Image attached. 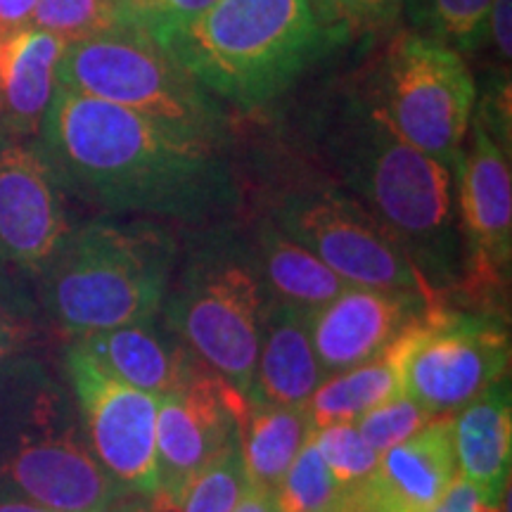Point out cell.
I'll list each match as a JSON object with an SVG mask.
<instances>
[{
    "label": "cell",
    "instance_id": "6da1fadb",
    "mask_svg": "<svg viewBox=\"0 0 512 512\" xmlns=\"http://www.w3.org/2000/svg\"><path fill=\"white\" fill-rule=\"evenodd\" d=\"M34 143L67 200L98 216L183 230L238 219L242 185L226 140L55 86Z\"/></svg>",
    "mask_w": 512,
    "mask_h": 512
},
{
    "label": "cell",
    "instance_id": "7a4b0ae2",
    "mask_svg": "<svg viewBox=\"0 0 512 512\" xmlns=\"http://www.w3.org/2000/svg\"><path fill=\"white\" fill-rule=\"evenodd\" d=\"M306 133L332 181L387 230L434 302L451 304L463 275L453 171L396 136L356 83L311 107Z\"/></svg>",
    "mask_w": 512,
    "mask_h": 512
},
{
    "label": "cell",
    "instance_id": "3957f363",
    "mask_svg": "<svg viewBox=\"0 0 512 512\" xmlns=\"http://www.w3.org/2000/svg\"><path fill=\"white\" fill-rule=\"evenodd\" d=\"M181 256L174 226L133 216L74 223L36 287L38 323L67 339L157 318Z\"/></svg>",
    "mask_w": 512,
    "mask_h": 512
},
{
    "label": "cell",
    "instance_id": "277c9868",
    "mask_svg": "<svg viewBox=\"0 0 512 512\" xmlns=\"http://www.w3.org/2000/svg\"><path fill=\"white\" fill-rule=\"evenodd\" d=\"M119 496L93 458L67 380L31 351L0 361V503L107 512Z\"/></svg>",
    "mask_w": 512,
    "mask_h": 512
},
{
    "label": "cell",
    "instance_id": "5b68a950",
    "mask_svg": "<svg viewBox=\"0 0 512 512\" xmlns=\"http://www.w3.org/2000/svg\"><path fill=\"white\" fill-rule=\"evenodd\" d=\"M271 306L252 240L238 219L183 230L162 325L202 366L247 399Z\"/></svg>",
    "mask_w": 512,
    "mask_h": 512
},
{
    "label": "cell",
    "instance_id": "8992f818",
    "mask_svg": "<svg viewBox=\"0 0 512 512\" xmlns=\"http://www.w3.org/2000/svg\"><path fill=\"white\" fill-rule=\"evenodd\" d=\"M152 41L214 98L245 112L283 95L332 48L306 0H216Z\"/></svg>",
    "mask_w": 512,
    "mask_h": 512
},
{
    "label": "cell",
    "instance_id": "52a82bcc",
    "mask_svg": "<svg viewBox=\"0 0 512 512\" xmlns=\"http://www.w3.org/2000/svg\"><path fill=\"white\" fill-rule=\"evenodd\" d=\"M356 88L396 136L453 171L477 107V83L458 50L399 31Z\"/></svg>",
    "mask_w": 512,
    "mask_h": 512
},
{
    "label": "cell",
    "instance_id": "ba28073f",
    "mask_svg": "<svg viewBox=\"0 0 512 512\" xmlns=\"http://www.w3.org/2000/svg\"><path fill=\"white\" fill-rule=\"evenodd\" d=\"M60 88L157 121L226 140L228 117L219 100L197 83L150 36L114 27L67 43L57 62Z\"/></svg>",
    "mask_w": 512,
    "mask_h": 512
},
{
    "label": "cell",
    "instance_id": "9c48e42d",
    "mask_svg": "<svg viewBox=\"0 0 512 512\" xmlns=\"http://www.w3.org/2000/svg\"><path fill=\"white\" fill-rule=\"evenodd\" d=\"M266 216L347 285L415 292L437 304L387 230L330 176H287Z\"/></svg>",
    "mask_w": 512,
    "mask_h": 512
},
{
    "label": "cell",
    "instance_id": "30bf717a",
    "mask_svg": "<svg viewBox=\"0 0 512 512\" xmlns=\"http://www.w3.org/2000/svg\"><path fill=\"white\" fill-rule=\"evenodd\" d=\"M74 223L36 143L0 131V309L38 323V280Z\"/></svg>",
    "mask_w": 512,
    "mask_h": 512
},
{
    "label": "cell",
    "instance_id": "8fae6325",
    "mask_svg": "<svg viewBox=\"0 0 512 512\" xmlns=\"http://www.w3.org/2000/svg\"><path fill=\"white\" fill-rule=\"evenodd\" d=\"M510 366L508 318L432 304L418 320L403 392L432 415H451L501 382Z\"/></svg>",
    "mask_w": 512,
    "mask_h": 512
},
{
    "label": "cell",
    "instance_id": "7c38bea8",
    "mask_svg": "<svg viewBox=\"0 0 512 512\" xmlns=\"http://www.w3.org/2000/svg\"><path fill=\"white\" fill-rule=\"evenodd\" d=\"M472 143L453 166L463 275L453 299L472 311L508 309L512 271V171L510 155L498 147L472 114Z\"/></svg>",
    "mask_w": 512,
    "mask_h": 512
},
{
    "label": "cell",
    "instance_id": "4fadbf2b",
    "mask_svg": "<svg viewBox=\"0 0 512 512\" xmlns=\"http://www.w3.org/2000/svg\"><path fill=\"white\" fill-rule=\"evenodd\" d=\"M62 370L102 472L121 494L157 505V396L114 380L74 342L62 351Z\"/></svg>",
    "mask_w": 512,
    "mask_h": 512
},
{
    "label": "cell",
    "instance_id": "5bb4252c",
    "mask_svg": "<svg viewBox=\"0 0 512 512\" xmlns=\"http://www.w3.org/2000/svg\"><path fill=\"white\" fill-rule=\"evenodd\" d=\"M247 399L202 363L159 396L155 510H178L195 477L238 439Z\"/></svg>",
    "mask_w": 512,
    "mask_h": 512
},
{
    "label": "cell",
    "instance_id": "9a60e30c",
    "mask_svg": "<svg viewBox=\"0 0 512 512\" xmlns=\"http://www.w3.org/2000/svg\"><path fill=\"white\" fill-rule=\"evenodd\" d=\"M432 302L422 294L347 285L337 297L306 316L325 377L344 373L382 354Z\"/></svg>",
    "mask_w": 512,
    "mask_h": 512
},
{
    "label": "cell",
    "instance_id": "2e32d148",
    "mask_svg": "<svg viewBox=\"0 0 512 512\" xmlns=\"http://www.w3.org/2000/svg\"><path fill=\"white\" fill-rule=\"evenodd\" d=\"M458 477L453 420L439 415L380 453L375 472L351 491L344 512H430Z\"/></svg>",
    "mask_w": 512,
    "mask_h": 512
},
{
    "label": "cell",
    "instance_id": "e0dca14e",
    "mask_svg": "<svg viewBox=\"0 0 512 512\" xmlns=\"http://www.w3.org/2000/svg\"><path fill=\"white\" fill-rule=\"evenodd\" d=\"M114 380L162 396L185 380L197 358L171 335L159 316L69 339Z\"/></svg>",
    "mask_w": 512,
    "mask_h": 512
},
{
    "label": "cell",
    "instance_id": "ac0fdd59",
    "mask_svg": "<svg viewBox=\"0 0 512 512\" xmlns=\"http://www.w3.org/2000/svg\"><path fill=\"white\" fill-rule=\"evenodd\" d=\"M451 420L458 477L465 479L491 508L501 510L508 498L512 463V401L508 377L491 384L477 399L451 413Z\"/></svg>",
    "mask_w": 512,
    "mask_h": 512
},
{
    "label": "cell",
    "instance_id": "d6986e66",
    "mask_svg": "<svg viewBox=\"0 0 512 512\" xmlns=\"http://www.w3.org/2000/svg\"><path fill=\"white\" fill-rule=\"evenodd\" d=\"M64 48L62 38L36 27L0 38V131L19 138L38 136Z\"/></svg>",
    "mask_w": 512,
    "mask_h": 512
},
{
    "label": "cell",
    "instance_id": "ffe728a7",
    "mask_svg": "<svg viewBox=\"0 0 512 512\" xmlns=\"http://www.w3.org/2000/svg\"><path fill=\"white\" fill-rule=\"evenodd\" d=\"M306 316L290 306H268L247 401L309 406L325 373L313 351Z\"/></svg>",
    "mask_w": 512,
    "mask_h": 512
},
{
    "label": "cell",
    "instance_id": "44dd1931",
    "mask_svg": "<svg viewBox=\"0 0 512 512\" xmlns=\"http://www.w3.org/2000/svg\"><path fill=\"white\" fill-rule=\"evenodd\" d=\"M271 304L311 313L347 287L318 256L283 233L268 216L247 230Z\"/></svg>",
    "mask_w": 512,
    "mask_h": 512
},
{
    "label": "cell",
    "instance_id": "7402d4cb",
    "mask_svg": "<svg viewBox=\"0 0 512 512\" xmlns=\"http://www.w3.org/2000/svg\"><path fill=\"white\" fill-rule=\"evenodd\" d=\"M418 320L401 337H396L382 354L361 366L344 370V373L325 377L306 406L313 430L335 425V422H356L370 408L403 392V368H406V356Z\"/></svg>",
    "mask_w": 512,
    "mask_h": 512
},
{
    "label": "cell",
    "instance_id": "603a6c76",
    "mask_svg": "<svg viewBox=\"0 0 512 512\" xmlns=\"http://www.w3.org/2000/svg\"><path fill=\"white\" fill-rule=\"evenodd\" d=\"M311 437L313 422L306 406L247 401L242 422V456L249 484L275 494Z\"/></svg>",
    "mask_w": 512,
    "mask_h": 512
},
{
    "label": "cell",
    "instance_id": "cb8c5ba5",
    "mask_svg": "<svg viewBox=\"0 0 512 512\" xmlns=\"http://www.w3.org/2000/svg\"><path fill=\"white\" fill-rule=\"evenodd\" d=\"M491 3L494 0H401V15L408 17L413 31L467 55L482 48Z\"/></svg>",
    "mask_w": 512,
    "mask_h": 512
},
{
    "label": "cell",
    "instance_id": "d4e9b609",
    "mask_svg": "<svg viewBox=\"0 0 512 512\" xmlns=\"http://www.w3.org/2000/svg\"><path fill=\"white\" fill-rule=\"evenodd\" d=\"M273 496L280 512H344L349 501L313 441L302 448Z\"/></svg>",
    "mask_w": 512,
    "mask_h": 512
},
{
    "label": "cell",
    "instance_id": "484cf974",
    "mask_svg": "<svg viewBox=\"0 0 512 512\" xmlns=\"http://www.w3.org/2000/svg\"><path fill=\"white\" fill-rule=\"evenodd\" d=\"M306 5L332 48L392 29L401 17V0H306Z\"/></svg>",
    "mask_w": 512,
    "mask_h": 512
},
{
    "label": "cell",
    "instance_id": "4316f807",
    "mask_svg": "<svg viewBox=\"0 0 512 512\" xmlns=\"http://www.w3.org/2000/svg\"><path fill=\"white\" fill-rule=\"evenodd\" d=\"M249 486L242 432L190 484L176 512H233Z\"/></svg>",
    "mask_w": 512,
    "mask_h": 512
},
{
    "label": "cell",
    "instance_id": "83f0119b",
    "mask_svg": "<svg viewBox=\"0 0 512 512\" xmlns=\"http://www.w3.org/2000/svg\"><path fill=\"white\" fill-rule=\"evenodd\" d=\"M311 441L347 494L356 491L373 475L377 460H380V453L361 437L354 422H335V425L318 427V430H313Z\"/></svg>",
    "mask_w": 512,
    "mask_h": 512
},
{
    "label": "cell",
    "instance_id": "f1b7e54d",
    "mask_svg": "<svg viewBox=\"0 0 512 512\" xmlns=\"http://www.w3.org/2000/svg\"><path fill=\"white\" fill-rule=\"evenodd\" d=\"M31 27L50 31L64 43L83 41L117 27L112 0H38Z\"/></svg>",
    "mask_w": 512,
    "mask_h": 512
},
{
    "label": "cell",
    "instance_id": "f546056e",
    "mask_svg": "<svg viewBox=\"0 0 512 512\" xmlns=\"http://www.w3.org/2000/svg\"><path fill=\"white\" fill-rule=\"evenodd\" d=\"M437 418L430 411L413 401L406 392H399L389 401L380 406L370 408L366 415H361L354 425L361 432V437L375 448L377 453L389 451V448L401 444V441L411 439L418 434L422 427H427Z\"/></svg>",
    "mask_w": 512,
    "mask_h": 512
},
{
    "label": "cell",
    "instance_id": "4dcf8cb0",
    "mask_svg": "<svg viewBox=\"0 0 512 512\" xmlns=\"http://www.w3.org/2000/svg\"><path fill=\"white\" fill-rule=\"evenodd\" d=\"M117 27L157 38L164 31L202 15L216 0H112Z\"/></svg>",
    "mask_w": 512,
    "mask_h": 512
},
{
    "label": "cell",
    "instance_id": "1f68e13d",
    "mask_svg": "<svg viewBox=\"0 0 512 512\" xmlns=\"http://www.w3.org/2000/svg\"><path fill=\"white\" fill-rule=\"evenodd\" d=\"M512 0H494L486 15L484 46L494 50L498 69H510L512 57Z\"/></svg>",
    "mask_w": 512,
    "mask_h": 512
},
{
    "label": "cell",
    "instance_id": "d6a6232c",
    "mask_svg": "<svg viewBox=\"0 0 512 512\" xmlns=\"http://www.w3.org/2000/svg\"><path fill=\"white\" fill-rule=\"evenodd\" d=\"M34 328L36 323H29V320H22L0 309V361L31 351L36 335Z\"/></svg>",
    "mask_w": 512,
    "mask_h": 512
},
{
    "label": "cell",
    "instance_id": "836d02e7",
    "mask_svg": "<svg viewBox=\"0 0 512 512\" xmlns=\"http://www.w3.org/2000/svg\"><path fill=\"white\" fill-rule=\"evenodd\" d=\"M430 512H501L498 508H491L482 496L472 489L465 479L456 477L448 491L441 496V501L434 505Z\"/></svg>",
    "mask_w": 512,
    "mask_h": 512
},
{
    "label": "cell",
    "instance_id": "e575fe53",
    "mask_svg": "<svg viewBox=\"0 0 512 512\" xmlns=\"http://www.w3.org/2000/svg\"><path fill=\"white\" fill-rule=\"evenodd\" d=\"M38 0H0V38L31 27Z\"/></svg>",
    "mask_w": 512,
    "mask_h": 512
},
{
    "label": "cell",
    "instance_id": "d590c367",
    "mask_svg": "<svg viewBox=\"0 0 512 512\" xmlns=\"http://www.w3.org/2000/svg\"><path fill=\"white\" fill-rule=\"evenodd\" d=\"M233 512H280L278 505H275L273 491L259 489V486H247L245 496L240 498L238 508Z\"/></svg>",
    "mask_w": 512,
    "mask_h": 512
},
{
    "label": "cell",
    "instance_id": "8d00e7d4",
    "mask_svg": "<svg viewBox=\"0 0 512 512\" xmlns=\"http://www.w3.org/2000/svg\"><path fill=\"white\" fill-rule=\"evenodd\" d=\"M107 512H157V510H155V505H152L143 496L124 494L110 505V510Z\"/></svg>",
    "mask_w": 512,
    "mask_h": 512
},
{
    "label": "cell",
    "instance_id": "74e56055",
    "mask_svg": "<svg viewBox=\"0 0 512 512\" xmlns=\"http://www.w3.org/2000/svg\"><path fill=\"white\" fill-rule=\"evenodd\" d=\"M0 512H50V510L38 508V505H29V503H0Z\"/></svg>",
    "mask_w": 512,
    "mask_h": 512
}]
</instances>
